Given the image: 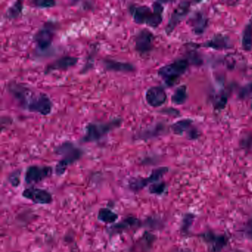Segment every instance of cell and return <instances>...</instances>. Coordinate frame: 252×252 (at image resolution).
I'll return each mask as SVG.
<instances>
[{
  "label": "cell",
  "instance_id": "26",
  "mask_svg": "<svg viewBox=\"0 0 252 252\" xmlns=\"http://www.w3.org/2000/svg\"><path fill=\"white\" fill-rule=\"evenodd\" d=\"M97 49H98V47L95 46V45H94V47L91 48V50H90L89 53H88V57H87L85 65L81 69V74H85V73L89 72V70H91L94 67L95 57L97 54Z\"/></svg>",
  "mask_w": 252,
  "mask_h": 252
},
{
  "label": "cell",
  "instance_id": "32",
  "mask_svg": "<svg viewBox=\"0 0 252 252\" xmlns=\"http://www.w3.org/2000/svg\"><path fill=\"white\" fill-rule=\"evenodd\" d=\"M240 144L242 147L246 149H250L252 147V134H246L242 138L240 141Z\"/></svg>",
  "mask_w": 252,
  "mask_h": 252
},
{
  "label": "cell",
  "instance_id": "31",
  "mask_svg": "<svg viewBox=\"0 0 252 252\" xmlns=\"http://www.w3.org/2000/svg\"><path fill=\"white\" fill-rule=\"evenodd\" d=\"M166 185L164 183H158L150 185L149 190L152 194H160L164 191Z\"/></svg>",
  "mask_w": 252,
  "mask_h": 252
},
{
  "label": "cell",
  "instance_id": "16",
  "mask_svg": "<svg viewBox=\"0 0 252 252\" xmlns=\"http://www.w3.org/2000/svg\"><path fill=\"white\" fill-rule=\"evenodd\" d=\"M166 128L163 124L158 123L153 126H149L146 129L139 131L135 135V138L137 140L147 141V140L153 139V138H158L160 135H164L166 133Z\"/></svg>",
  "mask_w": 252,
  "mask_h": 252
},
{
  "label": "cell",
  "instance_id": "27",
  "mask_svg": "<svg viewBox=\"0 0 252 252\" xmlns=\"http://www.w3.org/2000/svg\"><path fill=\"white\" fill-rule=\"evenodd\" d=\"M34 7L40 9H48V8H52L56 6L57 2L54 0H37L33 2Z\"/></svg>",
  "mask_w": 252,
  "mask_h": 252
},
{
  "label": "cell",
  "instance_id": "17",
  "mask_svg": "<svg viewBox=\"0 0 252 252\" xmlns=\"http://www.w3.org/2000/svg\"><path fill=\"white\" fill-rule=\"evenodd\" d=\"M208 20L206 16L200 11L196 12L191 18L189 19V26L191 31L196 35H202L208 27Z\"/></svg>",
  "mask_w": 252,
  "mask_h": 252
},
{
  "label": "cell",
  "instance_id": "10",
  "mask_svg": "<svg viewBox=\"0 0 252 252\" xmlns=\"http://www.w3.org/2000/svg\"><path fill=\"white\" fill-rule=\"evenodd\" d=\"M53 174V168L49 166H29L25 175V181L26 184H35L41 182L43 180L49 178Z\"/></svg>",
  "mask_w": 252,
  "mask_h": 252
},
{
  "label": "cell",
  "instance_id": "11",
  "mask_svg": "<svg viewBox=\"0 0 252 252\" xmlns=\"http://www.w3.org/2000/svg\"><path fill=\"white\" fill-rule=\"evenodd\" d=\"M191 3L189 2H181L176 8L174 9L170 19L165 28V33L167 35H170L175 30V28L178 26L180 23L185 18L186 16L189 14L190 11Z\"/></svg>",
  "mask_w": 252,
  "mask_h": 252
},
{
  "label": "cell",
  "instance_id": "28",
  "mask_svg": "<svg viewBox=\"0 0 252 252\" xmlns=\"http://www.w3.org/2000/svg\"><path fill=\"white\" fill-rule=\"evenodd\" d=\"M227 101H228V97L224 93H221L218 94L215 98V107L218 110H222L226 105Z\"/></svg>",
  "mask_w": 252,
  "mask_h": 252
},
{
  "label": "cell",
  "instance_id": "23",
  "mask_svg": "<svg viewBox=\"0 0 252 252\" xmlns=\"http://www.w3.org/2000/svg\"><path fill=\"white\" fill-rule=\"evenodd\" d=\"M23 8L24 6L21 1L14 2L5 11V19L8 20H16L23 14Z\"/></svg>",
  "mask_w": 252,
  "mask_h": 252
},
{
  "label": "cell",
  "instance_id": "20",
  "mask_svg": "<svg viewBox=\"0 0 252 252\" xmlns=\"http://www.w3.org/2000/svg\"><path fill=\"white\" fill-rule=\"evenodd\" d=\"M242 47L245 51H252V17L249 23L245 26L242 34Z\"/></svg>",
  "mask_w": 252,
  "mask_h": 252
},
{
  "label": "cell",
  "instance_id": "30",
  "mask_svg": "<svg viewBox=\"0 0 252 252\" xmlns=\"http://www.w3.org/2000/svg\"><path fill=\"white\" fill-rule=\"evenodd\" d=\"M20 175H21L20 170L14 171L8 176V182L14 187H18L20 184Z\"/></svg>",
  "mask_w": 252,
  "mask_h": 252
},
{
  "label": "cell",
  "instance_id": "12",
  "mask_svg": "<svg viewBox=\"0 0 252 252\" xmlns=\"http://www.w3.org/2000/svg\"><path fill=\"white\" fill-rule=\"evenodd\" d=\"M145 99L150 107L158 108L166 102L167 95L164 88L161 86H153L146 91Z\"/></svg>",
  "mask_w": 252,
  "mask_h": 252
},
{
  "label": "cell",
  "instance_id": "3",
  "mask_svg": "<svg viewBox=\"0 0 252 252\" xmlns=\"http://www.w3.org/2000/svg\"><path fill=\"white\" fill-rule=\"evenodd\" d=\"M56 154L63 156L61 160L57 163L55 172L57 175H63L68 166L79 160L83 156V151L76 147L73 142L64 141L55 148Z\"/></svg>",
  "mask_w": 252,
  "mask_h": 252
},
{
  "label": "cell",
  "instance_id": "2",
  "mask_svg": "<svg viewBox=\"0 0 252 252\" xmlns=\"http://www.w3.org/2000/svg\"><path fill=\"white\" fill-rule=\"evenodd\" d=\"M121 118H116L107 122H91L85 126V132L81 138L82 143L98 142L110 132L122 125Z\"/></svg>",
  "mask_w": 252,
  "mask_h": 252
},
{
  "label": "cell",
  "instance_id": "33",
  "mask_svg": "<svg viewBox=\"0 0 252 252\" xmlns=\"http://www.w3.org/2000/svg\"><path fill=\"white\" fill-rule=\"evenodd\" d=\"M199 137L198 130L195 128H191L188 131V138L190 140L197 139Z\"/></svg>",
  "mask_w": 252,
  "mask_h": 252
},
{
  "label": "cell",
  "instance_id": "5",
  "mask_svg": "<svg viewBox=\"0 0 252 252\" xmlns=\"http://www.w3.org/2000/svg\"><path fill=\"white\" fill-rule=\"evenodd\" d=\"M56 31L57 27L55 23L47 22L36 32L33 36V42L40 52L48 51L52 46Z\"/></svg>",
  "mask_w": 252,
  "mask_h": 252
},
{
  "label": "cell",
  "instance_id": "34",
  "mask_svg": "<svg viewBox=\"0 0 252 252\" xmlns=\"http://www.w3.org/2000/svg\"><path fill=\"white\" fill-rule=\"evenodd\" d=\"M162 112H163L162 113H164V114L172 115V116H178L179 115V112L175 110V109L172 112L169 111V109H165V110H162Z\"/></svg>",
  "mask_w": 252,
  "mask_h": 252
},
{
  "label": "cell",
  "instance_id": "15",
  "mask_svg": "<svg viewBox=\"0 0 252 252\" xmlns=\"http://www.w3.org/2000/svg\"><path fill=\"white\" fill-rule=\"evenodd\" d=\"M102 65L104 70L107 71L118 72V73H133L136 70L132 63L116 61L109 58H105L102 60Z\"/></svg>",
  "mask_w": 252,
  "mask_h": 252
},
{
  "label": "cell",
  "instance_id": "21",
  "mask_svg": "<svg viewBox=\"0 0 252 252\" xmlns=\"http://www.w3.org/2000/svg\"><path fill=\"white\" fill-rule=\"evenodd\" d=\"M192 122L191 119H181L171 125V130L175 135H182L184 132H188L191 129Z\"/></svg>",
  "mask_w": 252,
  "mask_h": 252
},
{
  "label": "cell",
  "instance_id": "6",
  "mask_svg": "<svg viewBox=\"0 0 252 252\" xmlns=\"http://www.w3.org/2000/svg\"><path fill=\"white\" fill-rule=\"evenodd\" d=\"M52 101L50 97L44 93H36L31 98L26 110L31 113H38L42 116H48L53 110Z\"/></svg>",
  "mask_w": 252,
  "mask_h": 252
},
{
  "label": "cell",
  "instance_id": "24",
  "mask_svg": "<svg viewBox=\"0 0 252 252\" xmlns=\"http://www.w3.org/2000/svg\"><path fill=\"white\" fill-rule=\"evenodd\" d=\"M138 223H139V220L137 218H134V217H129L110 228L112 230H115L116 232H118V231H125L132 227L136 226Z\"/></svg>",
  "mask_w": 252,
  "mask_h": 252
},
{
  "label": "cell",
  "instance_id": "13",
  "mask_svg": "<svg viewBox=\"0 0 252 252\" xmlns=\"http://www.w3.org/2000/svg\"><path fill=\"white\" fill-rule=\"evenodd\" d=\"M23 196L36 204H49L53 201L52 194L42 189L30 187L23 191Z\"/></svg>",
  "mask_w": 252,
  "mask_h": 252
},
{
  "label": "cell",
  "instance_id": "7",
  "mask_svg": "<svg viewBox=\"0 0 252 252\" xmlns=\"http://www.w3.org/2000/svg\"><path fill=\"white\" fill-rule=\"evenodd\" d=\"M8 93L17 100L19 105L26 110L29 100L34 94L30 88L17 82H11L7 86Z\"/></svg>",
  "mask_w": 252,
  "mask_h": 252
},
{
  "label": "cell",
  "instance_id": "22",
  "mask_svg": "<svg viewBox=\"0 0 252 252\" xmlns=\"http://www.w3.org/2000/svg\"><path fill=\"white\" fill-rule=\"evenodd\" d=\"M188 98L187 87L186 85H181L176 88L173 95H172V102L175 105H181L187 101Z\"/></svg>",
  "mask_w": 252,
  "mask_h": 252
},
{
  "label": "cell",
  "instance_id": "25",
  "mask_svg": "<svg viewBox=\"0 0 252 252\" xmlns=\"http://www.w3.org/2000/svg\"><path fill=\"white\" fill-rule=\"evenodd\" d=\"M98 219L105 223H114L118 220V215L107 208H102L98 212Z\"/></svg>",
  "mask_w": 252,
  "mask_h": 252
},
{
  "label": "cell",
  "instance_id": "36",
  "mask_svg": "<svg viewBox=\"0 0 252 252\" xmlns=\"http://www.w3.org/2000/svg\"><path fill=\"white\" fill-rule=\"evenodd\" d=\"M250 107H251V109H252V101H251Z\"/></svg>",
  "mask_w": 252,
  "mask_h": 252
},
{
  "label": "cell",
  "instance_id": "29",
  "mask_svg": "<svg viewBox=\"0 0 252 252\" xmlns=\"http://www.w3.org/2000/svg\"><path fill=\"white\" fill-rule=\"evenodd\" d=\"M238 96L240 99H246L251 96L252 98V82L247 84L240 90Z\"/></svg>",
  "mask_w": 252,
  "mask_h": 252
},
{
  "label": "cell",
  "instance_id": "1",
  "mask_svg": "<svg viewBox=\"0 0 252 252\" xmlns=\"http://www.w3.org/2000/svg\"><path fill=\"white\" fill-rule=\"evenodd\" d=\"M164 7L161 2H153L152 8L148 5L130 4L128 11L134 23L138 25H146L153 29H157L163 22Z\"/></svg>",
  "mask_w": 252,
  "mask_h": 252
},
{
  "label": "cell",
  "instance_id": "8",
  "mask_svg": "<svg viewBox=\"0 0 252 252\" xmlns=\"http://www.w3.org/2000/svg\"><path fill=\"white\" fill-rule=\"evenodd\" d=\"M154 42L155 35L147 29H141L134 39L135 50L141 55L150 53L154 48Z\"/></svg>",
  "mask_w": 252,
  "mask_h": 252
},
{
  "label": "cell",
  "instance_id": "14",
  "mask_svg": "<svg viewBox=\"0 0 252 252\" xmlns=\"http://www.w3.org/2000/svg\"><path fill=\"white\" fill-rule=\"evenodd\" d=\"M79 58L71 57V56H64L57 59L55 61L48 64L45 67L44 73L45 75L50 74L57 70H67L71 67H75L79 63Z\"/></svg>",
  "mask_w": 252,
  "mask_h": 252
},
{
  "label": "cell",
  "instance_id": "35",
  "mask_svg": "<svg viewBox=\"0 0 252 252\" xmlns=\"http://www.w3.org/2000/svg\"><path fill=\"white\" fill-rule=\"evenodd\" d=\"M247 233L250 235V237H252V221L249 222V225H248Z\"/></svg>",
  "mask_w": 252,
  "mask_h": 252
},
{
  "label": "cell",
  "instance_id": "18",
  "mask_svg": "<svg viewBox=\"0 0 252 252\" xmlns=\"http://www.w3.org/2000/svg\"><path fill=\"white\" fill-rule=\"evenodd\" d=\"M203 47L211 49L217 50V51H222V50H227L231 48L232 44L231 40L227 36L219 34L215 35L214 37L209 40L206 41L203 45Z\"/></svg>",
  "mask_w": 252,
  "mask_h": 252
},
{
  "label": "cell",
  "instance_id": "9",
  "mask_svg": "<svg viewBox=\"0 0 252 252\" xmlns=\"http://www.w3.org/2000/svg\"><path fill=\"white\" fill-rule=\"evenodd\" d=\"M168 172L167 167H159L155 169L147 178H132L129 181V187L134 191H140L145 188L150 184H153L158 181L166 172Z\"/></svg>",
  "mask_w": 252,
  "mask_h": 252
},
{
  "label": "cell",
  "instance_id": "4",
  "mask_svg": "<svg viewBox=\"0 0 252 252\" xmlns=\"http://www.w3.org/2000/svg\"><path fill=\"white\" fill-rule=\"evenodd\" d=\"M189 64L187 59H178L159 68L158 75L167 86H172L187 72Z\"/></svg>",
  "mask_w": 252,
  "mask_h": 252
},
{
  "label": "cell",
  "instance_id": "19",
  "mask_svg": "<svg viewBox=\"0 0 252 252\" xmlns=\"http://www.w3.org/2000/svg\"><path fill=\"white\" fill-rule=\"evenodd\" d=\"M205 239L212 245L210 250L212 252H218L226 244V239L223 236L214 235L212 234H204Z\"/></svg>",
  "mask_w": 252,
  "mask_h": 252
}]
</instances>
